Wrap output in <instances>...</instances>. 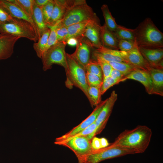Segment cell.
Returning a JSON list of instances; mask_svg holds the SVG:
<instances>
[{
	"instance_id": "cell-1",
	"label": "cell",
	"mask_w": 163,
	"mask_h": 163,
	"mask_svg": "<svg viewBox=\"0 0 163 163\" xmlns=\"http://www.w3.org/2000/svg\"><path fill=\"white\" fill-rule=\"evenodd\" d=\"M152 135L151 129L145 125H138L132 129H126L116 138L113 144L131 150L136 154L144 152L150 143Z\"/></svg>"
},
{
	"instance_id": "cell-2",
	"label": "cell",
	"mask_w": 163,
	"mask_h": 163,
	"mask_svg": "<svg viewBox=\"0 0 163 163\" xmlns=\"http://www.w3.org/2000/svg\"><path fill=\"white\" fill-rule=\"evenodd\" d=\"M134 30L138 47L163 48V34L150 18H145Z\"/></svg>"
},
{
	"instance_id": "cell-3",
	"label": "cell",
	"mask_w": 163,
	"mask_h": 163,
	"mask_svg": "<svg viewBox=\"0 0 163 163\" xmlns=\"http://www.w3.org/2000/svg\"><path fill=\"white\" fill-rule=\"evenodd\" d=\"M68 69L66 73V79L65 85L69 89L73 86L80 89L85 94L90 104L91 100L88 93V85L86 78V71L78 63L71 54L66 53Z\"/></svg>"
},
{
	"instance_id": "cell-4",
	"label": "cell",
	"mask_w": 163,
	"mask_h": 163,
	"mask_svg": "<svg viewBox=\"0 0 163 163\" xmlns=\"http://www.w3.org/2000/svg\"><path fill=\"white\" fill-rule=\"evenodd\" d=\"M0 34L26 38L37 42L38 35L33 25L29 22L14 18L11 21L0 22Z\"/></svg>"
},
{
	"instance_id": "cell-5",
	"label": "cell",
	"mask_w": 163,
	"mask_h": 163,
	"mask_svg": "<svg viewBox=\"0 0 163 163\" xmlns=\"http://www.w3.org/2000/svg\"><path fill=\"white\" fill-rule=\"evenodd\" d=\"M98 18L86 2L74 5L68 9L60 23L67 27L74 24L94 20Z\"/></svg>"
},
{
	"instance_id": "cell-6",
	"label": "cell",
	"mask_w": 163,
	"mask_h": 163,
	"mask_svg": "<svg viewBox=\"0 0 163 163\" xmlns=\"http://www.w3.org/2000/svg\"><path fill=\"white\" fill-rule=\"evenodd\" d=\"M136 154L133 150L115 145L112 143L104 148L93 150L85 157L83 163H99L107 159Z\"/></svg>"
},
{
	"instance_id": "cell-7",
	"label": "cell",
	"mask_w": 163,
	"mask_h": 163,
	"mask_svg": "<svg viewBox=\"0 0 163 163\" xmlns=\"http://www.w3.org/2000/svg\"><path fill=\"white\" fill-rule=\"evenodd\" d=\"M66 44V41L58 42L44 53L41 58L43 71L51 69L52 65L55 64L63 67L66 72L68 66L65 51Z\"/></svg>"
},
{
	"instance_id": "cell-8",
	"label": "cell",
	"mask_w": 163,
	"mask_h": 163,
	"mask_svg": "<svg viewBox=\"0 0 163 163\" xmlns=\"http://www.w3.org/2000/svg\"><path fill=\"white\" fill-rule=\"evenodd\" d=\"M91 141L84 136H76L60 142L57 145L70 149L76 156L78 163H83L85 157L93 150Z\"/></svg>"
},
{
	"instance_id": "cell-9",
	"label": "cell",
	"mask_w": 163,
	"mask_h": 163,
	"mask_svg": "<svg viewBox=\"0 0 163 163\" xmlns=\"http://www.w3.org/2000/svg\"><path fill=\"white\" fill-rule=\"evenodd\" d=\"M107 100V98L104 101H101L99 104L96 106L91 114L79 125L64 135L56 138L55 144L57 145L59 143L69 139L82 132L94 123Z\"/></svg>"
},
{
	"instance_id": "cell-10",
	"label": "cell",
	"mask_w": 163,
	"mask_h": 163,
	"mask_svg": "<svg viewBox=\"0 0 163 163\" xmlns=\"http://www.w3.org/2000/svg\"><path fill=\"white\" fill-rule=\"evenodd\" d=\"M98 18L91 20L87 25L81 37L93 48L96 49L103 46L101 40V28Z\"/></svg>"
},
{
	"instance_id": "cell-11",
	"label": "cell",
	"mask_w": 163,
	"mask_h": 163,
	"mask_svg": "<svg viewBox=\"0 0 163 163\" xmlns=\"http://www.w3.org/2000/svg\"><path fill=\"white\" fill-rule=\"evenodd\" d=\"M117 99V94L113 91L100 111L95 123L97 126L96 135L100 134L105 128Z\"/></svg>"
},
{
	"instance_id": "cell-12",
	"label": "cell",
	"mask_w": 163,
	"mask_h": 163,
	"mask_svg": "<svg viewBox=\"0 0 163 163\" xmlns=\"http://www.w3.org/2000/svg\"><path fill=\"white\" fill-rule=\"evenodd\" d=\"M78 40L75 51L71 55L85 70L86 66L91 59L92 48L83 39L80 38Z\"/></svg>"
},
{
	"instance_id": "cell-13",
	"label": "cell",
	"mask_w": 163,
	"mask_h": 163,
	"mask_svg": "<svg viewBox=\"0 0 163 163\" xmlns=\"http://www.w3.org/2000/svg\"><path fill=\"white\" fill-rule=\"evenodd\" d=\"M122 52L125 62L138 69L147 70L149 64L143 57L137 46L128 52Z\"/></svg>"
},
{
	"instance_id": "cell-14",
	"label": "cell",
	"mask_w": 163,
	"mask_h": 163,
	"mask_svg": "<svg viewBox=\"0 0 163 163\" xmlns=\"http://www.w3.org/2000/svg\"><path fill=\"white\" fill-rule=\"evenodd\" d=\"M138 48L143 57L150 66L163 69V48Z\"/></svg>"
},
{
	"instance_id": "cell-15",
	"label": "cell",
	"mask_w": 163,
	"mask_h": 163,
	"mask_svg": "<svg viewBox=\"0 0 163 163\" xmlns=\"http://www.w3.org/2000/svg\"><path fill=\"white\" fill-rule=\"evenodd\" d=\"M130 79L137 81L144 86L147 92L149 94H153L152 82L150 75L147 70L137 69L126 76L121 82Z\"/></svg>"
},
{
	"instance_id": "cell-16",
	"label": "cell",
	"mask_w": 163,
	"mask_h": 163,
	"mask_svg": "<svg viewBox=\"0 0 163 163\" xmlns=\"http://www.w3.org/2000/svg\"><path fill=\"white\" fill-rule=\"evenodd\" d=\"M0 7L13 18L24 20L30 22L33 25L38 35L36 27L32 19L18 6L8 0H0Z\"/></svg>"
},
{
	"instance_id": "cell-17",
	"label": "cell",
	"mask_w": 163,
	"mask_h": 163,
	"mask_svg": "<svg viewBox=\"0 0 163 163\" xmlns=\"http://www.w3.org/2000/svg\"><path fill=\"white\" fill-rule=\"evenodd\" d=\"M20 37L8 34L0 36V60L11 57L14 53V45Z\"/></svg>"
},
{
	"instance_id": "cell-18",
	"label": "cell",
	"mask_w": 163,
	"mask_h": 163,
	"mask_svg": "<svg viewBox=\"0 0 163 163\" xmlns=\"http://www.w3.org/2000/svg\"><path fill=\"white\" fill-rule=\"evenodd\" d=\"M93 55L95 58H99L107 62H125L121 51L103 46L96 49Z\"/></svg>"
},
{
	"instance_id": "cell-19",
	"label": "cell",
	"mask_w": 163,
	"mask_h": 163,
	"mask_svg": "<svg viewBox=\"0 0 163 163\" xmlns=\"http://www.w3.org/2000/svg\"><path fill=\"white\" fill-rule=\"evenodd\" d=\"M163 69L152 67L147 68L152 82L153 94L163 96Z\"/></svg>"
},
{
	"instance_id": "cell-20",
	"label": "cell",
	"mask_w": 163,
	"mask_h": 163,
	"mask_svg": "<svg viewBox=\"0 0 163 163\" xmlns=\"http://www.w3.org/2000/svg\"><path fill=\"white\" fill-rule=\"evenodd\" d=\"M55 5L50 20L47 25L48 27L54 25L63 18L68 9L65 0H54Z\"/></svg>"
},
{
	"instance_id": "cell-21",
	"label": "cell",
	"mask_w": 163,
	"mask_h": 163,
	"mask_svg": "<svg viewBox=\"0 0 163 163\" xmlns=\"http://www.w3.org/2000/svg\"><path fill=\"white\" fill-rule=\"evenodd\" d=\"M101 37L103 46L108 47L112 49L119 50L118 39L114 33L109 30L104 24L101 26Z\"/></svg>"
},
{
	"instance_id": "cell-22",
	"label": "cell",
	"mask_w": 163,
	"mask_h": 163,
	"mask_svg": "<svg viewBox=\"0 0 163 163\" xmlns=\"http://www.w3.org/2000/svg\"><path fill=\"white\" fill-rule=\"evenodd\" d=\"M41 8L34 3L32 19L37 30L39 39L43 33L49 28L44 21Z\"/></svg>"
},
{
	"instance_id": "cell-23",
	"label": "cell",
	"mask_w": 163,
	"mask_h": 163,
	"mask_svg": "<svg viewBox=\"0 0 163 163\" xmlns=\"http://www.w3.org/2000/svg\"><path fill=\"white\" fill-rule=\"evenodd\" d=\"M90 21L74 24L67 27L68 34L65 41L72 37L76 38L78 40L81 38L87 25Z\"/></svg>"
},
{
	"instance_id": "cell-24",
	"label": "cell",
	"mask_w": 163,
	"mask_h": 163,
	"mask_svg": "<svg viewBox=\"0 0 163 163\" xmlns=\"http://www.w3.org/2000/svg\"><path fill=\"white\" fill-rule=\"evenodd\" d=\"M50 31L49 28L43 33L37 42H34L33 44L34 49L40 58H41L45 52Z\"/></svg>"
},
{
	"instance_id": "cell-25",
	"label": "cell",
	"mask_w": 163,
	"mask_h": 163,
	"mask_svg": "<svg viewBox=\"0 0 163 163\" xmlns=\"http://www.w3.org/2000/svg\"><path fill=\"white\" fill-rule=\"evenodd\" d=\"M101 9L105 20L104 24L109 30L114 32L117 29L118 25L117 24L114 18L113 17L107 5L106 4L103 5Z\"/></svg>"
},
{
	"instance_id": "cell-26",
	"label": "cell",
	"mask_w": 163,
	"mask_h": 163,
	"mask_svg": "<svg viewBox=\"0 0 163 163\" xmlns=\"http://www.w3.org/2000/svg\"><path fill=\"white\" fill-rule=\"evenodd\" d=\"M118 40H127L135 41L134 30L127 28L118 25L116 30L113 32Z\"/></svg>"
},
{
	"instance_id": "cell-27",
	"label": "cell",
	"mask_w": 163,
	"mask_h": 163,
	"mask_svg": "<svg viewBox=\"0 0 163 163\" xmlns=\"http://www.w3.org/2000/svg\"><path fill=\"white\" fill-rule=\"evenodd\" d=\"M20 7L31 19L33 13L34 0H8ZM33 20V19H32Z\"/></svg>"
},
{
	"instance_id": "cell-28",
	"label": "cell",
	"mask_w": 163,
	"mask_h": 163,
	"mask_svg": "<svg viewBox=\"0 0 163 163\" xmlns=\"http://www.w3.org/2000/svg\"><path fill=\"white\" fill-rule=\"evenodd\" d=\"M113 69L123 73L125 76L138 69L125 62H108Z\"/></svg>"
},
{
	"instance_id": "cell-29",
	"label": "cell",
	"mask_w": 163,
	"mask_h": 163,
	"mask_svg": "<svg viewBox=\"0 0 163 163\" xmlns=\"http://www.w3.org/2000/svg\"><path fill=\"white\" fill-rule=\"evenodd\" d=\"M88 93L91 98L90 104L92 107L96 106L101 101V94L100 88L95 86H89Z\"/></svg>"
},
{
	"instance_id": "cell-30",
	"label": "cell",
	"mask_w": 163,
	"mask_h": 163,
	"mask_svg": "<svg viewBox=\"0 0 163 163\" xmlns=\"http://www.w3.org/2000/svg\"><path fill=\"white\" fill-rule=\"evenodd\" d=\"M85 70L98 76L103 80V73L101 67L97 61L91 59L86 66Z\"/></svg>"
},
{
	"instance_id": "cell-31",
	"label": "cell",
	"mask_w": 163,
	"mask_h": 163,
	"mask_svg": "<svg viewBox=\"0 0 163 163\" xmlns=\"http://www.w3.org/2000/svg\"><path fill=\"white\" fill-rule=\"evenodd\" d=\"M54 5V0H50L47 3L42 7L43 20L46 25L50 19Z\"/></svg>"
},
{
	"instance_id": "cell-32",
	"label": "cell",
	"mask_w": 163,
	"mask_h": 163,
	"mask_svg": "<svg viewBox=\"0 0 163 163\" xmlns=\"http://www.w3.org/2000/svg\"><path fill=\"white\" fill-rule=\"evenodd\" d=\"M87 82L88 86H95L100 88L102 80L98 76L88 71H86Z\"/></svg>"
},
{
	"instance_id": "cell-33",
	"label": "cell",
	"mask_w": 163,
	"mask_h": 163,
	"mask_svg": "<svg viewBox=\"0 0 163 163\" xmlns=\"http://www.w3.org/2000/svg\"><path fill=\"white\" fill-rule=\"evenodd\" d=\"M110 143L105 138H99L94 136L91 141V145L93 150H97L108 146Z\"/></svg>"
},
{
	"instance_id": "cell-34",
	"label": "cell",
	"mask_w": 163,
	"mask_h": 163,
	"mask_svg": "<svg viewBox=\"0 0 163 163\" xmlns=\"http://www.w3.org/2000/svg\"><path fill=\"white\" fill-rule=\"evenodd\" d=\"M137 46L135 41L119 40L118 43V47L119 50L124 52H128Z\"/></svg>"
},
{
	"instance_id": "cell-35",
	"label": "cell",
	"mask_w": 163,
	"mask_h": 163,
	"mask_svg": "<svg viewBox=\"0 0 163 163\" xmlns=\"http://www.w3.org/2000/svg\"><path fill=\"white\" fill-rule=\"evenodd\" d=\"M95 59L101 67L103 73V78L110 76L113 69L112 67L107 61L99 58H95Z\"/></svg>"
},
{
	"instance_id": "cell-36",
	"label": "cell",
	"mask_w": 163,
	"mask_h": 163,
	"mask_svg": "<svg viewBox=\"0 0 163 163\" xmlns=\"http://www.w3.org/2000/svg\"><path fill=\"white\" fill-rule=\"evenodd\" d=\"M60 21L58 22L56 30L58 42L65 41L68 34L67 27L61 25Z\"/></svg>"
},
{
	"instance_id": "cell-37",
	"label": "cell",
	"mask_w": 163,
	"mask_h": 163,
	"mask_svg": "<svg viewBox=\"0 0 163 163\" xmlns=\"http://www.w3.org/2000/svg\"><path fill=\"white\" fill-rule=\"evenodd\" d=\"M118 83L117 81L114 79L110 76L103 78L102 83L100 87L101 95L103 94L110 88Z\"/></svg>"
},
{
	"instance_id": "cell-38",
	"label": "cell",
	"mask_w": 163,
	"mask_h": 163,
	"mask_svg": "<svg viewBox=\"0 0 163 163\" xmlns=\"http://www.w3.org/2000/svg\"><path fill=\"white\" fill-rule=\"evenodd\" d=\"M58 23V22L53 26L49 27L50 28V31L45 52L50 47L58 43L56 31Z\"/></svg>"
},
{
	"instance_id": "cell-39",
	"label": "cell",
	"mask_w": 163,
	"mask_h": 163,
	"mask_svg": "<svg viewBox=\"0 0 163 163\" xmlns=\"http://www.w3.org/2000/svg\"><path fill=\"white\" fill-rule=\"evenodd\" d=\"M14 18L4 9L0 7V22H10Z\"/></svg>"
},
{
	"instance_id": "cell-40",
	"label": "cell",
	"mask_w": 163,
	"mask_h": 163,
	"mask_svg": "<svg viewBox=\"0 0 163 163\" xmlns=\"http://www.w3.org/2000/svg\"><path fill=\"white\" fill-rule=\"evenodd\" d=\"M110 76L117 81L119 83L121 82L122 80L125 75L120 71L113 69L110 73Z\"/></svg>"
},
{
	"instance_id": "cell-41",
	"label": "cell",
	"mask_w": 163,
	"mask_h": 163,
	"mask_svg": "<svg viewBox=\"0 0 163 163\" xmlns=\"http://www.w3.org/2000/svg\"><path fill=\"white\" fill-rule=\"evenodd\" d=\"M78 40L75 37H72L68 39L66 41L67 44L72 46H76L78 43Z\"/></svg>"
},
{
	"instance_id": "cell-42",
	"label": "cell",
	"mask_w": 163,
	"mask_h": 163,
	"mask_svg": "<svg viewBox=\"0 0 163 163\" xmlns=\"http://www.w3.org/2000/svg\"><path fill=\"white\" fill-rule=\"evenodd\" d=\"M50 0H34V3L38 6L42 7L49 1Z\"/></svg>"
},
{
	"instance_id": "cell-43",
	"label": "cell",
	"mask_w": 163,
	"mask_h": 163,
	"mask_svg": "<svg viewBox=\"0 0 163 163\" xmlns=\"http://www.w3.org/2000/svg\"><path fill=\"white\" fill-rule=\"evenodd\" d=\"M2 35V34H0V36Z\"/></svg>"
}]
</instances>
